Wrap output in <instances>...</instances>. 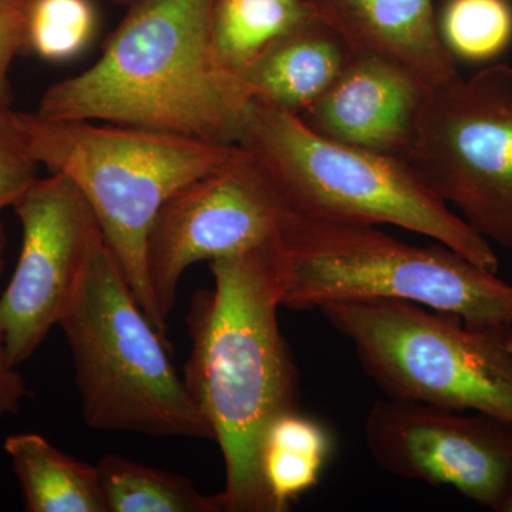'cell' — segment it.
Here are the masks:
<instances>
[{"label":"cell","mask_w":512,"mask_h":512,"mask_svg":"<svg viewBox=\"0 0 512 512\" xmlns=\"http://www.w3.org/2000/svg\"><path fill=\"white\" fill-rule=\"evenodd\" d=\"M214 288L192 303L184 383L225 464L227 512H275L262 474L266 430L299 410L298 369L279 328V244L210 262Z\"/></svg>","instance_id":"obj_1"},{"label":"cell","mask_w":512,"mask_h":512,"mask_svg":"<svg viewBox=\"0 0 512 512\" xmlns=\"http://www.w3.org/2000/svg\"><path fill=\"white\" fill-rule=\"evenodd\" d=\"M214 5L215 0H137L99 60L52 84L35 113L238 146L252 101L215 46Z\"/></svg>","instance_id":"obj_2"},{"label":"cell","mask_w":512,"mask_h":512,"mask_svg":"<svg viewBox=\"0 0 512 512\" xmlns=\"http://www.w3.org/2000/svg\"><path fill=\"white\" fill-rule=\"evenodd\" d=\"M282 308L393 299L456 313L476 328L512 325V286L437 244L420 248L376 225L299 214L279 242Z\"/></svg>","instance_id":"obj_3"},{"label":"cell","mask_w":512,"mask_h":512,"mask_svg":"<svg viewBox=\"0 0 512 512\" xmlns=\"http://www.w3.org/2000/svg\"><path fill=\"white\" fill-rule=\"evenodd\" d=\"M238 146L247 148L299 214L407 229L497 274L491 242L451 210L404 158L330 140L299 114L254 101Z\"/></svg>","instance_id":"obj_4"},{"label":"cell","mask_w":512,"mask_h":512,"mask_svg":"<svg viewBox=\"0 0 512 512\" xmlns=\"http://www.w3.org/2000/svg\"><path fill=\"white\" fill-rule=\"evenodd\" d=\"M20 114L37 163L66 175L82 192L137 302L165 338L167 325L148 279L151 229L178 191L220 167L235 146L147 128Z\"/></svg>","instance_id":"obj_5"},{"label":"cell","mask_w":512,"mask_h":512,"mask_svg":"<svg viewBox=\"0 0 512 512\" xmlns=\"http://www.w3.org/2000/svg\"><path fill=\"white\" fill-rule=\"evenodd\" d=\"M57 325L90 429L214 440L104 238L94 245Z\"/></svg>","instance_id":"obj_6"},{"label":"cell","mask_w":512,"mask_h":512,"mask_svg":"<svg viewBox=\"0 0 512 512\" xmlns=\"http://www.w3.org/2000/svg\"><path fill=\"white\" fill-rule=\"evenodd\" d=\"M319 312L387 397L512 423V325L476 328L456 313L393 299L332 302Z\"/></svg>","instance_id":"obj_7"},{"label":"cell","mask_w":512,"mask_h":512,"mask_svg":"<svg viewBox=\"0 0 512 512\" xmlns=\"http://www.w3.org/2000/svg\"><path fill=\"white\" fill-rule=\"evenodd\" d=\"M406 160L481 237L512 249V66L427 92Z\"/></svg>","instance_id":"obj_8"},{"label":"cell","mask_w":512,"mask_h":512,"mask_svg":"<svg viewBox=\"0 0 512 512\" xmlns=\"http://www.w3.org/2000/svg\"><path fill=\"white\" fill-rule=\"evenodd\" d=\"M289 215V205L241 146L178 191L158 214L147 245L148 279L165 325L191 265L279 244Z\"/></svg>","instance_id":"obj_9"},{"label":"cell","mask_w":512,"mask_h":512,"mask_svg":"<svg viewBox=\"0 0 512 512\" xmlns=\"http://www.w3.org/2000/svg\"><path fill=\"white\" fill-rule=\"evenodd\" d=\"M13 210L23 241L0 296V340L18 367L59 323L103 234L89 202L63 174L37 178Z\"/></svg>","instance_id":"obj_10"},{"label":"cell","mask_w":512,"mask_h":512,"mask_svg":"<svg viewBox=\"0 0 512 512\" xmlns=\"http://www.w3.org/2000/svg\"><path fill=\"white\" fill-rule=\"evenodd\" d=\"M365 441L386 473L448 485L500 512L512 471L510 421L387 397L367 413Z\"/></svg>","instance_id":"obj_11"},{"label":"cell","mask_w":512,"mask_h":512,"mask_svg":"<svg viewBox=\"0 0 512 512\" xmlns=\"http://www.w3.org/2000/svg\"><path fill=\"white\" fill-rule=\"evenodd\" d=\"M427 92L397 64L353 55L328 92L299 117L320 136L406 160Z\"/></svg>","instance_id":"obj_12"},{"label":"cell","mask_w":512,"mask_h":512,"mask_svg":"<svg viewBox=\"0 0 512 512\" xmlns=\"http://www.w3.org/2000/svg\"><path fill=\"white\" fill-rule=\"evenodd\" d=\"M353 55L397 64L426 90L460 76L440 36L434 0H308Z\"/></svg>","instance_id":"obj_13"},{"label":"cell","mask_w":512,"mask_h":512,"mask_svg":"<svg viewBox=\"0 0 512 512\" xmlns=\"http://www.w3.org/2000/svg\"><path fill=\"white\" fill-rule=\"evenodd\" d=\"M352 57L345 40L313 12L266 47L239 79L254 103L302 114L328 92Z\"/></svg>","instance_id":"obj_14"},{"label":"cell","mask_w":512,"mask_h":512,"mask_svg":"<svg viewBox=\"0 0 512 512\" xmlns=\"http://www.w3.org/2000/svg\"><path fill=\"white\" fill-rule=\"evenodd\" d=\"M28 512H109L99 468L76 460L37 433H16L3 444Z\"/></svg>","instance_id":"obj_15"},{"label":"cell","mask_w":512,"mask_h":512,"mask_svg":"<svg viewBox=\"0 0 512 512\" xmlns=\"http://www.w3.org/2000/svg\"><path fill=\"white\" fill-rule=\"evenodd\" d=\"M330 451L326 427L299 410L272 421L262 447V474L275 512L288 511L319 483Z\"/></svg>","instance_id":"obj_16"},{"label":"cell","mask_w":512,"mask_h":512,"mask_svg":"<svg viewBox=\"0 0 512 512\" xmlns=\"http://www.w3.org/2000/svg\"><path fill=\"white\" fill-rule=\"evenodd\" d=\"M109 512H222V495H205L188 478L109 454L97 464Z\"/></svg>","instance_id":"obj_17"},{"label":"cell","mask_w":512,"mask_h":512,"mask_svg":"<svg viewBox=\"0 0 512 512\" xmlns=\"http://www.w3.org/2000/svg\"><path fill=\"white\" fill-rule=\"evenodd\" d=\"M312 15L308 0H215V46L229 69L241 73L266 47Z\"/></svg>","instance_id":"obj_18"},{"label":"cell","mask_w":512,"mask_h":512,"mask_svg":"<svg viewBox=\"0 0 512 512\" xmlns=\"http://www.w3.org/2000/svg\"><path fill=\"white\" fill-rule=\"evenodd\" d=\"M437 23L441 39L454 59L491 62L512 43V2L447 0Z\"/></svg>","instance_id":"obj_19"},{"label":"cell","mask_w":512,"mask_h":512,"mask_svg":"<svg viewBox=\"0 0 512 512\" xmlns=\"http://www.w3.org/2000/svg\"><path fill=\"white\" fill-rule=\"evenodd\" d=\"M92 0H29L28 50L47 62H67L92 42Z\"/></svg>","instance_id":"obj_20"},{"label":"cell","mask_w":512,"mask_h":512,"mask_svg":"<svg viewBox=\"0 0 512 512\" xmlns=\"http://www.w3.org/2000/svg\"><path fill=\"white\" fill-rule=\"evenodd\" d=\"M39 163L30 150L22 114L0 93V212L13 208L35 184Z\"/></svg>","instance_id":"obj_21"},{"label":"cell","mask_w":512,"mask_h":512,"mask_svg":"<svg viewBox=\"0 0 512 512\" xmlns=\"http://www.w3.org/2000/svg\"><path fill=\"white\" fill-rule=\"evenodd\" d=\"M29 0H0V93L9 96L13 60L28 50Z\"/></svg>","instance_id":"obj_22"},{"label":"cell","mask_w":512,"mask_h":512,"mask_svg":"<svg viewBox=\"0 0 512 512\" xmlns=\"http://www.w3.org/2000/svg\"><path fill=\"white\" fill-rule=\"evenodd\" d=\"M5 247V227L0 222V271H2ZM29 397L30 390L25 377L20 375L16 366L10 362L5 346L0 340V420L18 414Z\"/></svg>","instance_id":"obj_23"},{"label":"cell","mask_w":512,"mask_h":512,"mask_svg":"<svg viewBox=\"0 0 512 512\" xmlns=\"http://www.w3.org/2000/svg\"><path fill=\"white\" fill-rule=\"evenodd\" d=\"M500 512H512V471L510 483H508L507 494H505L504 503L501 505Z\"/></svg>","instance_id":"obj_24"},{"label":"cell","mask_w":512,"mask_h":512,"mask_svg":"<svg viewBox=\"0 0 512 512\" xmlns=\"http://www.w3.org/2000/svg\"><path fill=\"white\" fill-rule=\"evenodd\" d=\"M117 2L126 3V5H133V3L137 2V0H117Z\"/></svg>","instance_id":"obj_25"}]
</instances>
